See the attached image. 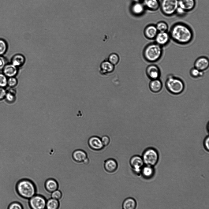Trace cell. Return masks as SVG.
I'll use <instances>...</instances> for the list:
<instances>
[{
  "label": "cell",
  "mask_w": 209,
  "mask_h": 209,
  "mask_svg": "<svg viewBox=\"0 0 209 209\" xmlns=\"http://www.w3.org/2000/svg\"><path fill=\"white\" fill-rule=\"evenodd\" d=\"M169 34L170 38L173 40L181 44L189 43L193 37L191 29L187 25L181 23L173 25L171 28Z\"/></svg>",
  "instance_id": "6da1fadb"
},
{
  "label": "cell",
  "mask_w": 209,
  "mask_h": 209,
  "mask_svg": "<svg viewBox=\"0 0 209 209\" xmlns=\"http://www.w3.org/2000/svg\"><path fill=\"white\" fill-rule=\"evenodd\" d=\"M15 188L17 194L25 199H30L35 195L36 192V187L33 183L27 179L18 181Z\"/></svg>",
  "instance_id": "7a4b0ae2"
},
{
  "label": "cell",
  "mask_w": 209,
  "mask_h": 209,
  "mask_svg": "<svg viewBox=\"0 0 209 209\" xmlns=\"http://www.w3.org/2000/svg\"><path fill=\"white\" fill-rule=\"evenodd\" d=\"M162 54V46L156 43L147 45L144 48L143 55L144 59L147 62H154L158 61Z\"/></svg>",
  "instance_id": "3957f363"
},
{
  "label": "cell",
  "mask_w": 209,
  "mask_h": 209,
  "mask_svg": "<svg viewBox=\"0 0 209 209\" xmlns=\"http://www.w3.org/2000/svg\"><path fill=\"white\" fill-rule=\"evenodd\" d=\"M165 86L167 90L174 95L181 94L185 88L184 83L181 80L171 74L167 77Z\"/></svg>",
  "instance_id": "277c9868"
},
{
  "label": "cell",
  "mask_w": 209,
  "mask_h": 209,
  "mask_svg": "<svg viewBox=\"0 0 209 209\" xmlns=\"http://www.w3.org/2000/svg\"><path fill=\"white\" fill-rule=\"evenodd\" d=\"M142 158L144 163L147 166H152L157 163L159 155L155 149L149 148L146 149L143 153Z\"/></svg>",
  "instance_id": "5b68a950"
},
{
  "label": "cell",
  "mask_w": 209,
  "mask_h": 209,
  "mask_svg": "<svg viewBox=\"0 0 209 209\" xmlns=\"http://www.w3.org/2000/svg\"><path fill=\"white\" fill-rule=\"evenodd\" d=\"M161 6L163 13L171 15L176 12L178 7V0H162Z\"/></svg>",
  "instance_id": "8992f818"
},
{
  "label": "cell",
  "mask_w": 209,
  "mask_h": 209,
  "mask_svg": "<svg viewBox=\"0 0 209 209\" xmlns=\"http://www.w3.org/2000/svg\"><path fill=\"white\" fill-rule=\"evenodd\" d=\"M46 200L41 195H35L29 199V205L33 209H43L46 206Z\"/></svg>",
  "instance_id": "52a82bcc"
},
{
  "label": "cell",
  "mask_w": 209,
  "mask_h": 209,
  "mask_svg": "<svg viewBox=\"0 0 209 209\" xmlns=\"http://www.w3.org/2000/svg\"><path fill=\"white\" fill-rule=\"evenodd\" d=\"M144 162L142 158L138 155L132 157L130 160V164L133 171L137 174L141 172Z\"/></svg>",
  "instance_id": "ba28073f"
},
{
  "label": "cell",
  "mask_w": 209,
  "mask_h": 209,
  "mask_svg": "<svg viewBox=\"0 0 209 209\" xmlns=\"http://www.w3.org/2000/svg\"><path fill=\"white\" fill-rule=\"evenodd\" d=\"M146 72L147 77L151 80L159 79L160 76V69L155 65H151L147 66Z\"/></svg>",
  "instance_id": "9c48e42d"
},
{
  "label": "cell",
  "mask_w": 209,
  "mask_h": 209,
  "mask_svg": "<svg viewBox=\"0 0 209 209\" xmlns=\"http://www.w3.org/2000/svg\"><path fill=\"white\" fill-rule=\"evenodd\" d=\"M88 143L89 147L94 150H100L104 147L101 138L96 136L90 137L88 139Z\"/></svg>",
  "instance_id": "30bf717a"
},
{
  "label": "cell",
  "mask_w": 209,
  "mask_h": 209,
  "mask_svg": "<svg viewBox=\"0 0 209 209\" xmlns=\"http://www.w3.org/2000/svg\"><path fill=\"white\" fill-rule=\"evenodd\" d=\"M170 38L169 34L167 32H158L154 39L156 43L162 46L168 43Z\"/></svg>",
  "instance_id": "8fae6325"
},
{
  "label": "cell",
  "mask_w": 209,
  "mask_h": 209,
  "mask_svg": "<svg viewBox=\"0 0 209 209\" xmlns=\"http://www.w3.org/2000/svg\"><path fill=\"white\" fill-rule=\"evenodd\" d=\"M209 61L208 58L205 57L199 58L195 61L194 67L200 71H203L208 67Z\"/></svg>",
  "instance_id": "7c38bea8"
},
{
  "label": "cell",
  "mask_w": 209,
  "mask_h": 209,
  "mask_svg": "<svg viewBox=\"0 0 209 209\" xmlns=\"http://www.w3.org/2000/svg\"><path fill=\"white\" fill-rule=\"evenodd\" d=\"M158 32L155 25L150 24L145 28L144 34L147 38L152 39H155Z\"/></svg>",
  "instance_id": "4fadbf2b"
},
{
  "label": "cell",
  "mask_w": 209,
  "mask_h": 209,
  "mask_svg": "<svg viewBox=\"0 0 209 209\" xmlns=\"http://www.w3.org/2000/svg\"><path fill=\"white\" fill-rule=\"evenodd\" d=\"M2 70L3 73L8 77H15L18 72L17 67L11 63L6 64Z\"/></svg>",
  "instance_id": "5bb4252c"
},
{
  "label": "cell",
  "mask_w": 209,
  "mask_h": 209,
  "mask_svg": "<svg viewBox=\"0 0 209 209\" xmlns=\"http://www.w3.org/2000/svg\"><path fill=\"white\" fill-rule=\"evenodd\" d=\"M118 165L116 161L113 159L106 160L104 163V167L106 170L109 173H113L117 169Z\"/></svg>",
  "instance_id": "9a60e30c"
},
{
  "label": "cell",
  "mask_w": 209,
  "mask_h": 209,
  "mask_svg": "<svg viewBox=\"0 0 209 209\" xmlns=\"http://www.w3.org/2000/svg\"><path fill=\"white\" fill-rule=\"evenodd\" d=\"M100 72L102 74H106L113 72L114 65L108 61L103 62L100 65Z\"/></svg>",
  "instance_id": "2e32d148"
},
{
  "label": "cell",
  "mask_w": 209,
  "mask_h": 209,
  "mask_svg": "<svg viewBox=\"0 0 209 209\" xmlns=\"http://www.w3.org/2000/svg\"><path fill=\"white\" fill-rule=\"evenodd\" d=\"M162 84L159 79L151 80L149 84L151 91L154 93H158L162 90Z\"/></svg>",
  "instance_id": "e0dca14e"
},
{
  "label": "cell",
  "mask_w": 209,
  "mask_h": 209,
  "mask_svg": "<svg viewBox=\"0 0 209 209\" xmlns=\"http://www.w3.org/2000/svg\"><path fill=\"white\" fill-rule=\"evenodd\" d=\"M72 156L73 160L77 162H83L87 158V155L86 152L80 149L74 151L72 154Z\"/></svg>",
  "instance_id": "ac0fdd59"
},
{
  "label": "cell",
  "mask_w": 209,
  "mask_h": 209,
  "mask_svg": "<svg viewBox=\"0 0 209 209\" xmlns=\"http://www.w3.org/2000/svg\"><path fill=\"white\" fill-rule=\"evenodd\" d=\"M178 6L185 11L192 9L194 7V0H178Z\"/></svg>",
  "instance_id": "d6986e66"
},
{
  "label": "cell",
  "mask_w": 209,
  "mask_h": 209,
  "mask_svg": "<svg viewBox=\"0 0 209 209\" xmlns=\"http://www.w3.org/2000/svg\"><path fill=\"white\" fill-rule=\"evenodd\" d=\"M45 187L48 192H52L58 189V185L55 180L50 178L47 180L46 181Z\"/></svg>",
  "instance_id": "ffe728a7"
},
{
  "label": "cell",
  "mask_w": 209,
  "mask_h": 209,
  "mask_svg": "<svg viewBox=\"0 0 209 209\" xmlns=\"http://www.w3.org/2000/svg\"><path fill=\"white\" fill-rule=\"evenodd\" d=\"M25 61V58L23 55L17 54L13 57L11 63L18 68L22 66L24 64Z\"/></svg>",
  "instance_id": "44dd1931"
},
{
  "label": "cell",
  "mask_w": 209,
  "mask_h": 209,
  "mask_svg": "<svg viewBox=\"0 0 209 209\" xmlns=\"http://www.w3.org/2000/svg\"><path fill=\"white\" fill-rule=\"evenodd\" d=\"M136 206V203L133 198H127L123 202L122 208L124 209H134Z\"/></svg>",
  "instance_id": "7402d4cb"
},
{
  "label": "cell",
  "mask_w": 209,
  "mask_h": 209,
  "mask_svg": "<svg viewBox=\"0 0 209 209\" xmlns=\"http://www.w3.org/2000/svg\"><path fill=\"white\" fill-rule=\"evenodd\" d=\"M13 88H10L7 92L5 98L6 101L9 103H13L16 99V93Z\"/></svg>",
  "instance_id": "603a6c76"
},
{
  "label": "cell",
  "mask_w": 209,
  "mask_h": 209,
  "mask_svg": "<svg viewBox=\"0 0 209 209\" xmlns=\"http://www.w3.org/2000/svg\"><path fill=\"white\" fill-rule=\"evenodd\" d=\"M59 207L58 200L52 198L46 201V207L48 209H57Z\"/></svg>",
  "instance_id": "cb8c5ba5"
},
{
  "label": "cell",
  "mask_w": 209,
  "mask_h": 209,
  "mask_svg": "<svg viewBox=\"0 0 209 209\" xmlns=\"http://www.w3.org/2000/svg\"><path fill=\"white\" fill-rule=\"evenodd\" d=\"M141 172L144 177L149 178L153 176L154 173V170L152 166H147L143 167Z\"/></svg>",
  "instance_id": "d4e9b609"
},
{
  "label": "cell",
  "mask_w": 209,
  "mask_h": 209,
  "mask_svg": "<svg viewBox=\"0 0 209 209\" xmlns=\"http://www.w3.org/2000/svg\"><path fill=\"white\" fill-rule=\"evenodd\" d=\"M145 4L148 8L153 10L157 9L159 5L157 0H145Z\"/></svg>",
  "instance_id": "484cf974"
},
{
  "label": "cell",
  "mask_w": 209,
  "mask_h": 209,
  "mask_svg": "<svg viewBox=\"0 0 209 209\" xmlns=\"http://www.w3.org/2000/svg\"><path fill=\"white\" fill-rule=\"evenodd\" d=\"M190 73L191 76L195 78L201 77L204 74L203 71H200L194 67L191 69Z\"/></svg>",
  "instance_id": "4316f807"
},
{
  "label": "cell",
  "mask_w": 209,
  "mask_h": 209,
  "mask_svg": "<svg viewBox=\"0 0 209 209\" xmlns=\"http://www.w3.org/2000/svg\"><path fill=\"white\" fill-rule=\"evenodd\" d=\"M119 60L118 55L115 53L111 54L108 58V61L114 65L118 63Z\"/></svg>",
  "instance_id": "83f0119b"
},
{
  "label": "cell",
  "mask_w": 209,
  "mask_h": 209,
  "mask_svg": "<svg viewBox=\"0 0 209 209\" xmlns=\"http://www.w3.org/2000/svg\"><path fill=\"white\" fill-rule=\"evenodd\" d=\"M155 26L159 32H167L168 29V25L164 22H159Z\"/></svg>",
  "instance_id": "f1b7e54d"
},
{
  "label": "cell",
  "mask_w": 209,
  "mask_h": 209,
  "mask_svg": "<svg viewBox=\"0 0 209 209\" xmlns=\"http://www.w3.org/2000/svg\"><path fill=\"white\" fill-rule=\"evenodd\" d=\"M18 83V81L15 77H8L7 80V86L10 88H14Z\"/></svg>",
  "instance_id": "f546056e"
},
{
  "label": "cell",
  "mask_w": 209,
  "mask_h": 209,
  "mask_svg": "<svg viewBox=\"0 0 209 209\" xmlns=\"http://www.w3.org/2000/svg\"><path fill=\"white\" fill-rule=\"evenodd\" d=\"M7 49V45L6 42L4 40L0 39V56L4 54Z\"/></svg>",
  "instance_id": "4dcf8cb0"
},
{
  "label": "cell",
  "mask_w": 209,
  "mask_h": 209,
  "mask_svg": "<svg viewBox=\"0 0 209 209\" xmlns=\"http://www.w3.org/2000/svg\"><path fill=\"white\" fill-rule=\"evenodd\" d=\"M23 207L19 202L14 201L11 203L9 205L7 209H22Z\"/></svg>",
  "instance_id": "1f68e13d"
},
{
  "label": "cell",
  "mask_w": 209,
  "mask_h": 209,
  "mask_svg": "<svg viewBox=\"0 0 209 209\" xmlns=\"http://www.w3.org/2000/svg\"><path fill=\"white\" fill-rule=\"evenodd\" d=\"M7 77L3 73H0V87L5 88L7 86Z\"/></svg>",
  "instance_id": "d6a6232c"
},
{
  "label": "cell",
  "mask_w": 209,
  "mask_h": 209,
  "mask_svg": "<svg viewBox=\"0 0 209 209\" xmlns=\"http://www.w3.org/2000/svg\"><path fill=\"white\" fill-rule=\"evenodd\" d=\"M58 189L51 192V197L52 198L58 200L61 199L62 194V192Z\"/></svg>",
  "instance_id": "836d02e7"
},
{
  "label": "cell",
  "mask_w": 209,
  "mask_h": 209,
  "mask_svg": "<svg viewBox=\"0 0 209 209\" xmlns=\"http://www.w3.org/2000/svg\"><path fill=\"white\" fill-rule=\"evenodd\" d=\"M133 11L136 14H140L143 11L144 7L143 6L140 4L135 5L133 8Z\"/></svg>",
  "instance_id": "e575fe53"
},
{
  "label": "cell",
  "mask_w": 209,
  "mask_h": 209,
  "mask_svg": "<svg viewBox=\"0 0 209 209\" xmlns=\"http://www.w3.org/2000/svg\"><path fill=\"white\" fill-rule=\"evenodd\" d=\"M101 139L104 146H107L109 144L110 142V140L109 136L105 135L103 136Z\"/></svg>",
  "instance_id": "d590c367"
},
{
  "label": "cell",
  "mask_w": 209,
  "mask_h": 209,
  "mask_svg": "<svg viewBox=\"0 0 209 209\" xmlns=\"http://www.w3.org/2000/svg\"><path fill=\"white\" fill-rule=\"evenodd\" d=\"M7 90L5 88L0 87V101L5 99Z\"/></svg>",
  "instance_id": "8d00e7d4"
},
{
  "label": "cell",
  "mask_w": 209,
  "mask_h": 209,
  "mask_svg": "<svg viewBox=\"0 0 209 209\" xmlns=\"http://www.w3.org/2000/svg\"><path fill=\"white\" fill-rule=\"evenodd\" d=\"M6 64L5 58L2 56H0V70L3 69Z\"/></svg>",
  "instance_id": "74e56055"
},
{
  "label": "cell",
  "mask_w": 209,
  "mask_h": 209,
  "mask_svg": "<svg viewBox=\"0 0 209 209\" xmlns=\"http://www.w3.org/2000/svg\"><path fill=\"white\" fill-rule=\"evenodd\" d=\"M209 137L208 136H207L205 138L204 141V147L206 149L207 151H208L209 149Z\"/></svg>",
  "instance_id": "f35d334b"
},
{
  "label": "cell",
  "mask_w": 209,
  "mask_h": 209,
  "mask_svg": "<svg viewBox=\"0 0 209 209\" xmlns=\"http://www.w3.org/2000/svg\"><path fill=\"white\" fill-rule=\"evenodd\" d=\"M185 11L182 8L178 6L177 8L176 12H177V13L179 15H182L185 13Z\"/></svg>",
  "instance_id": "ab89813d"
},
{
  "label": "cell",
  "mask_w": 209,
  "mask_h": 209,
  "mask_svg": "<svg viewBox=\"0 0 209 209\" xmlns=\"http://www.w3.org/2000/svg\"><path fill=\"white\" fill-rule=\"evenodd\" d=\"M89 159L87 157L84 160L83 162L85 164H87L89 163Z\"/></svg>",
  "instance_id": "60d3db41"
}]
</instances>
